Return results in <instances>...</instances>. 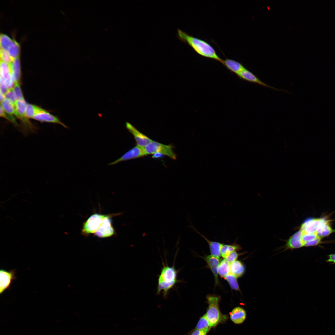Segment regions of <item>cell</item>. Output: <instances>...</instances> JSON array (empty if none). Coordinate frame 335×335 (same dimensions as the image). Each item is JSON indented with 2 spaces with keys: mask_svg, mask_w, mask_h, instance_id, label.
I'll return each instance as SVG.
<instances>
[{
  "mask_svg": "<svg viewBox=\"0 0 335 335\" xmlns=\"http://www.w3.org/2000/svg\"><path fill=\"white\" fill-rule=\"evenodd\" d=\"M177 36L180 40L188 44L200 55L221 63L222 59L218 56L213 47L206 41L190 35L179 29H177Z\"/></svg>",
  "mask_w": 335,
  "mask_h": 335,
  "instance_id": "cell-1",
  "label": "cell"
},
{
  "mask_svg": "<svg viewBox=\"0 0 335 335\" xmlns=\"http://www.w3.org/2000/svg\"><path fill=\"white\" fill-rule=\"evenodd\" d=\"M167 263H163L158 276L156 292L158 295L162 293L164 298L167 297L169 291L180 281L177 279L178 271L176 269L174 263L172 266H169Z\"/></svg>",
  "mask_w": 335,
  "mask_h": 335,
  "instance_id": "cell-2",
  "label": "cell"
},
{
  "mask_svg": "<svg viewBox=\"0 0 335 335\" xmlns=\"http://www.w3.org/2000/svg\"><path fill=\"white\" fill-rule=\"evenodd\" d=\"M206 298L208 306L205 315L211 327H214L219 323L225 321L227 317L226 315L222 314L220 311L219 303L220 297L219 296L209 294Z\"/></svg>",
  "mask_w": 335,
  "mask_h": 335,
  "instance_id": "cell-3",
  "label": "cell"
},
{
  "mask_svg": "<svg viewBox=\"0 0 335 335\" xmlns=\"http://www.w3.org/2000/svg\"><path fill=\"white\" fill-rule=\"evenodd\" d=\"M171 145H166L157 141H152L144 147L145 152L147 154L159 153L173 160L176 159V155L172 150Z\"/></svg>",
  "mask_w": 335,
  "mask_h": 335,
  "instance_id": "cell-4",
  "label": "cell"
},
{
  "mask_svg": "<svg viewBox=\"0 0 335 335\" xmlns=\"http://www.w3.org/2000/svg\"><path fill=\"white\" fill-rule=\"evenodd\" d=\"M106 215L95 213L90 216L83 224L82 233L86 235L94 234L101 226Z\"/></svg>",
  "mask_w": 335,
  "mask_h": 335,
  "instance_id": "cell-5",
  "label": "cell"
},
{
  "mask_svg": "<svg viewBox=\"0 0 335 335\" xmlns=\"http://www.w3.org/2000/svg\"><path fill=\"white\" fill-rule=\"evenodd\" d=\"M328 221L323 219H313L308 220L302 225L300 230L308 233L317 232L320 236L324 226Z\"/></svg>",
  "mask_w": 335,
  "mask_h": 335,
  "instance_id": "cell-6",
  "label": "cell"
},
{
  "mask_svg": "<svg viewBox=\"0 0 335 335\" xmlns=\"http://www.w3.org/2000/svg\"><path fill=\"white\" fill-rule=\"evenodd\" d=\"M112 214L107 215L103 222L98 230L94 234L100 238L110 237L114 235L115 230L112 224L111 217Z\"/></svg>",
  "mask_w": 335,
  "mask_h": 335,
  "instance_id": "cell-7",
  "label": "cell"
},
{
  "mask_svg": "<svg viewBox=\"0 0 335 335\" xmlns=\"http://www.w3.org/2000/svg\"><path fill=\"white\" fill-rule=\"evenodd\" d=\"M16 271L14 269L9 271L3 269L0 270V294L9 289L12 281L16 279Z\"/></svg>",
  "mask_w": 335,
  "mask_h": 335,
  "instance_id": "cell-8",
  "label": "cell"
},
{
  "mask_svg": "<svg viewBox=\"0 0 335 335\" xmlns=\"http://www.w3.org/2000/svg\"><path fill=\"white\" fill-rule=\"evenodd\" d=\"M147 155L144 147L136 145L123 154L119 158L110 163L108 165L115 164L119 162L141 157Z\"/></svg>",
  "mask_w": 335,
  "mask_h": 335,
  "instance_id": "cell-9",
  "label": "cell"
},
{
  "mask_svg": "<svg viewBox=\"0 0 335 335\" xmlns=\"http://www.w3.org/2000/svg\"><path fill=\"white\" fill-rule=\"evenodd\" d=\"M237 75L240 79L249 82L257 84L261 86L275 90L285 91V90H280L267 84L246 68L240 72Z\"/></svg>",
  "mask_w": 335,
  "mask_h": 335,
  "instance_id": "cell-10",
  "label": "cell"
},
{
  "mask_svg": "<svg viewBox=\"0 0 335 335\" xmlns=\"http://www.w3.org/2000/svg\"><path fill=\"white\" fill-rule=\"evenodd\" d=\"M126 127L128 131L133 135L137 145L144 147L153 140L143 134L130 123H126Z\"/></svg>",
  "mask_w": 335,
  "mask_h": 335,
  "instance_id": "cell-11",
  "label": "cell"
},
{
  "mask_svg": "<svg viewBox=\"0 0 335 335\" xmlns=\"http://www.w3.org/2000/svg\"><path fill=\"white\" fill-rule=\"evenodd\" d=\"M27 104L24 98L17 100L15 104V115L21 120L25 125L28 126L30 128L32 127V125L25 115Z\"/></svg>",
  "mask_w": 335,
  "mask_h": 335,
  "instance_id": "cell-12",
  "label": "cell"
},
{
  "mask_svg": "<svg viewBox=\"0 0 335 335\" xmlns=\"http://www.w3.org/2000/svg\"><path fill=\"white\" fill-rule=\"evenodd\" d=\"M203 259L214 275L216 285L219 284L218 268L220 262L219 258L210 255L204 257Z\"/></svg>",
  "mask_w": 335,
  "mask_h": 335,
  "instance_id": "cell-13",
  "label": "cell"
},
{
  "mask_svg": "<svg viewBox=\"0 0 335 335\" xmlns=\"http://www.w3.org/2000/svg\"><path fill=\"white\" fill-rule=\"evenodd\" d=\"M0 77L6 82L8 89L12 88L14 82L12 79L9 65L0 60Z\"/></svg>",
  "mask_w": 335,
  "mask_h": 335,
  "instance_id": "cell-14",
  "label": "cell"
},
{
  "mask_svg": "<svg viewBox=\"0 0 335 335\" xmlns=\"http://www.w3.org/2000/svg\"><path fill=\"white\" fill-rule=\"evenodd\" d=\"M221 63L231 73L236 75L245 69L242 64L231 59H222Z\"/></svg>",
  "mask_w": 335,
  "mask_h": 335,
  "instance_id": "cell-15",
  "label": "cell"
},
{
  "mask_svg": "<svg viewBox=\"0 0 335 335\" xmlns=\"http://www.w3.org/2000/svg\"><path fill=\"white\" fill-rule=\"evenodd\" d=\"M33 118L42 122H46L57 123L61 125L65 128H68V127L64 123H62L57 117L50 114L47 111L39 113L36 115Z\"/></svg>",
  "mask_w": 335,
  "mask_h": 335,
  "instance_id": "cell-16",
  "label": "cell"
},
{
  "mask_svg": "<svg viewBox=\"0 0 335 335\" xmlns=\"http://www.w3.org/2000/svg\"><path fill=\"white\" fill-rule=\"evenodd\" d=\"M192 228L207 242L209 246L211 255L219 258L221 256V248L223 244L218 242L211 241L198 231L195 228L192 226Z\"/></svg>",
  "mask_w": 335,
  "mask_h": 335,
  "instance_id": "cell-17",
  "label": "cell"
},
{
  "mask_svg": "<svg viewBox=\"0 0 335 335\" xmlns=\"http://www.w3.org/2000/svg\"><path fill=\"white\" fill-rule=\"evenodd\" d=\"M230 318L236 324L242 323L245 320L246 314L243 308L238 307L234 308L230 313Z\"/></svg>",
  "mask_w": 335,
  "mask_h": 335,
  "instance_id": "cell-18",
  "label": "cell"
},
{
  "mask_svg": "<svg viewBox=\"0 0 335 335\" xmlns=\"http://www.w3.org/2000/svg\"><path fill=\"white\" fill-rule=\"evenodd\" d=\"M301 231L300 230L291 236L286 244V249H295L303 246L301 239Z\"/></svg>",
  "mask_w": 335,
  "mask_h": 335,
  "instance_id": "cell-19",
  "label": "cell"
},
{
  "mask_svg": "<svg viewBox=\"0 0 335 335\" xmlns=\"http://www.w3.org/2000/svg\"><path fill=\"white\" fill-rule=\"evenodd\" d=\"M12 79L14 83L19 82L20 78V62L19 57L14 59L9 65Z\"/></svg>",
  "mask_w": 335,
  "mask_h": 335,
  "instance_id": "cell-20",
  "label": "cell"
},
{
  "mask_svg": "<svg viewBox=\"0 0 335 335\" xmlns=\"http://www.w3.org/2000/svg\"><path fill=\"white\" fill-rule=\"evenodd\" d=\"M230 273L237 278L242 276L245 271V268L243 264L239 261L235 260L230 263Z\"/></svg>",
  "mask_w": 335,
  "mask_h": 335,
  "instance_id": "cell-21",
  "label": "cell"
},
{
  "mask_svg": "<svg viewBox=\"0 0 335 335\" xmlns=\"http://www.w3.org/2000/svg\"><path fill=\"white\" fill-rule=\"evenodd\" d=\"M46 111V110L33 104H27L25 115L28 118H33L36 115Z\"/></svg>",
  "mask_w": 335,
  "mask_h": 335,
  "instance_id": "cell-22",
  "label": "cell"
},
{
  "mask_svg": "<svg viewBox=\"0 0 335 335\" xmlns=\"http://www.w3.org/2000/svg\"><path fill=\"white\" fill-rule=\"evenodd\" d=\"M218 272L220 276L224 278L230 273V263L225 259L220 262L218 268Z\"/></svg>",
  "mask_w": 335,
  "mask_h": 335,
  "instance_id": "cell-23",
  "label": "cell"
},
{
  "mask_svg": "<svg viewBox=\"0 0 335 335\" xmlns=\"http://www.w3.org/2000/svg\"><path fill=\"white\" fill-rule=\"evenodd\" d=\"M7 52L13 60L19 57L20 53V46L15 40H13Z\"/></svg>",
  "mask_w": 335,
  "mask_h": 335,
  "instance_id": "cell-24",
  "label": "cell"
},
{
  "mask_svg": "<svg viewBox=\"0 0 335 335\" xmlns=\"http://www.w3.org/2000/svg\"><path fill=\"white\" fill-rule=\"evenodd\" d=\"M2 106L5 111L8 114L12 115L15 114V105L8 100L5 99L1 102Z\"/></svg>",
  "mask_w": 335,
  "mask_h": 335,
  "instance_id": "cell-25",
  "label": "cell"
},
{
  "mask_svg": "<svg viewBox=\"0 0 335 335\" xmlns=\"http://www.w3.org/2000/svg\"><path fill=\"white\" fill-rule=\"evenodd\" d=\"M13 40L8 36L1 34L0 37V49L7 51Z\"/></svg>",
  "mask_w": 335,
  "mask_h": 335,
  "instance_id": "cell-26",
  "label": "cell"
},
{
  "mask_svg": "<svg viewBox=\"0 0 335 335\" xmlns=\"http://www.w3.org/2000/svg\"><path fill=\"white\" fill-rule=\"evenodd\" d=\"M211 328L205 315L200 318L196 326V329L208 331Z\"/></svg>",
  "mask_w": 335,
  "mask_h": 335,
  "instance_id": "cell-27",
  "label": "cell"
},
{
  "mask_svg": "<svg viewBox=\"0 0 335 335\" xmlns=\"http://www.w3.org/2000/svg\"><path fill=\"white\" fill-rule=\"evenodd\" d=\"M224 278L228 282L232 289L237 291L239 290L237 277L235 276L231 273H230Z\"/></svg>",
  "mask_w": 335,
  "mask_h": 335,
  "instance_id": "cell-28",
  "label": "cell"
},
{
  "mask_svg": "<svg viewBox=\"0 0 335 335\" xmlns=\"http://www.w3.org/2000/svg\"><path fill=\"white\" fill-rule=\"evenodd\" d=\"M319 237V236L317 232L312 233H308L301 231V239L303 246L306 243L315 239Z\"/></svg>",
  "mask_w": 335,
  "mask_h": 335,
  "instance_id": "cell-29",
  "label": "cell"
},
{
  "mask_svg": "<svg viewBox=\"0 0 335 335\" xmlns=\"http://www.w3.org/2000/svg\"><path fill=\"white\" fill-rule=\"evenodd\" d=\"M5 96L6 99L9 100L15 105L17 99L13 88L8 89Z\"/></svg>",
  "mask_w": 335,
  "mask_h": 335,
  "instance_id": "cell-30",
  "label": "cell"
},
{
  "mask_svg": "<svg viewBox=\"0 0 335 335\" xmlns=\"http://www.w3.org/2000/svg\"><path fill=\"white\" fill-rule=\"evenodd\" d=\"M0 60L4 62L8 65L10 64L13 60L11 58L7 51L0 49Z\"/></svg>",
  "mask_w": 335,
  "mask_h": 335,
  "instance_id": "cell-31",
  "label": "cell"
},
{
  "mask_svg": "<svg viewBox=\"0 0 335 335\" xmlns=\"http://www.w3.org/2000/svg\"><path fill=\"white\" fill-rule=\"evenodd\" d=\"M13 88L17 100L24 98L19 82L15 83Z\"/></svg>",
  "mask_w": 335,
  "mask_h": 335,
  "instance_id": "cell-32",
  "label": "cell"
},
{
  "mask_svg": "<svg viewBox=\"0 0 335 335\" xmlns=\"http://www.w3.org/2000/svg\"><path fill=\"white\" fill-rule=\"evenodd\" d=\"M0 116L1 117H3L11 122L15 125L17 126L18 124L15 120L14 118L12 115H8L6 114L2 107L0 105Z\"/></svg>",
  "mask_w": 335,
  "mask_h": 335,
  "instance_id": "cell-33",
  "label": "cell"
},
{
  "mask_svg": "<svg viewBox=\"0 0 335 335\" xmlns=\"http://www.w3.org/2000/svg\"><path fill=\"white\" fill-rule=\"evenodd\" d=\"M334 230L332 229L329 223L327 222L323 228L320 234V236L322 237L328 236Z\"/></svg>",
  "mask_w": 335,
  "mask_h": 335,
  "instance_id": "cell-34",
  "label": "cell"
},
{
  "mask_svg": "<svg viewBox=\"0 0 335 335\" xmlns=\"http://www.w3.org/2000/svg\"><path fill=\"white\" fill-rule=\"evenodd\" d=\"M241 249V247L240 245L236 243H234L232 244H228L226 252V257L231 252L240 250Z\"/></svg>",
  "mask_w": 335,
  "mask_h": 335,
  "instance_id": "cell-35",
  "label": "cell"
},
{
  "mask_svg": "<svg viewBox=\"0 0 335 335\" xmlns=\"http://www.w3.org/2000/svg\"><path fill=\"white\" fill-rule=\"evenodd\" d=\"M239 256V254L236 252L234 251L230 253L225 258L229 263L236 260Z\"/></svg>",
  "mask_w": 335,
  "mask_h": 335,
  "instance_id": "cell-36",
  "label": "cell"
},
{
  "mask_svg": "<svg viewBox=\"0 0 335 335\" xmlns=\"http://www.w3.org/2000/svg\"><path fill=\"white\" fill-rule=\"evenodd\" d=\"M8 89L5 81L0 77V93L5 95Z\"/></svg>",
  "mask_w": 335,
  "mask_h": 335,
  "instance_id": "cell-37",
  "label": "cell"
},
{
  "mask_svg": "<svg viewBox=\"0 0 335 335\" xmlns=\"http://www.w3.org/2000/svg\"><path fill=\"white\" fill-rule=\"evenodd\" d=\"M321 238L322 237H319L315 239L306 243L304 246L308 247L316 245L320 243Z\"/></svg>",
  "mask_w": 335,
  "mask_h": 335,
  "instance_id": "cell-38",
  "label": "cell"
},
{
  "mask_svg": "<svg viewBox=\"0 0 335 335\" xmlns=\"http://www.w3.org/2000/svg\"><path fill=\"white\" fill-rule=\"evenodd\" d=\"M228 244H223L221 249V256L224 258L226 257V252L227 251Z\"/></svg>",
  "mask_w": 335,
  "mask_h": 335,
  "instance_id": "cell-39",
  "label": "cell"
},
{
  "mask_svg": "<svg viewBox=\"0 0 335 335\" xmlns=\"http://www.w3.org/2000/svg\"><path fill=\"white\" fill-rule=\"evenodd\" d=\"M328 262L335 263V254H332L328 256V259L327 260Z\"/></svg>",
  "mask_w": 335,
  "mask_h": 335,
  "instance_id": "cell-40",
  "label": "cell"
},
{
  "mask_svg": "<svg viewBox=\"0 0 335 335\" xmlns=\"http://www.w3.org/2000/svg\"><path fill=\"white\" fill-rule=\"evenodd\" d=\"M204 330H200L196 329L194 331L191 335H200Z\"/></svg>",
  "mask_w": 335,
  "mask_h": 335,
  "instance_id": "cell-41",
  "label": "cell"
},
{
  "mask_svg": "<svg viewBox=\"0 0 335 335\" xmlns=\"http://www.w3.org/2000/svg\"><path fill=\"white\" fill-rule=\"evenodd\" d=\"M163 155L159 153H156L153 155L152 157L154 159H158L161 157Z\"/></svg>",
  "mask_w": 335,
  "mask_h": 335,
  "instance_id": "cell-42",
  "label": "cell"
},
{
  "mask_svg": "<svg viewBox=\"0 0 335 335\" xmlns=\"http://www.w3.org/2000/svg\"><path fill=\"white\" fill-rule=\"evenodd\" d=\"M207 332H208V331H203V333H202L201 334H200V335H206V333H207Z\"/></svg>",
  "mask_w": 335,
  "mask_h": 335,
  "instance_id": "cell-43",
  "label": "cell"
}]
</instances>
